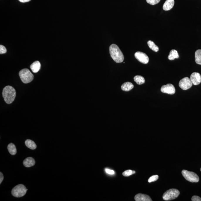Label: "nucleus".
I'll return each instance as SVG.
<instances>
[{"mask_svg": "<svg viewBox=\"0 0 201 201\" xmlns=\"http://www.w3.org/2000/svg\"><path fill=\"white\" fill-rule=\"evenodd\" d=\"M134 88V85L132 83L126 82L124 83L121 87V89L124 91H129Z\"/></svg>", "mask_w": 201, "mask_h": 201, "instance_id": "2eb2a0df", "label": "nucleus"}, {"mask_svg": "<svg viewBox=\"0 0 201 201\" xmlns=\"http://www.w3.org/2000/svg\"><path fill=\"white\" fill-rule=\"evenodd\" d=\"M161 91L164 93L173 95L175 93V89L173 85L167 84L166 85H164L161 88Z\"/></svg>", "mask_w": 201, "mask_h": 201, "instance_id": "1a4fd4ad", "label": "nucleus"}, {"mask_svg": "<svg viewBox=\"0 0 201 201\" xmlns=\"http://www.w3.org/2000/svg\"><path fill=\"white\" fill-rule=\"evenodd\" d=\"M195 62L198 65H201V50H197L195 52Z\"/></svg>", "mask_w": 201, "mask_h": 201, "instance_id": "6ab92c4d", "label": "nucleus"}, {"mask_svg": "<svg viewBox=\"0 0 201 201\" xmlns=\"http://www.w3.org/2000/svg\"><path fill=\"white\" fill-rule=\"evenodd\" d=\"M136 172L134 170H127L123 173V175L125 177H129V176L135 174Z\"/></svg>", "mask_w": 201, "mask_h": 201, "instance_id": "4be33fe9", "label": "nucleus"}, {"mask_svg": "<svg viewBox=\"0 0 201 201\" xmlns=\"http://www.w3.org/2000/svg\"><path fill=\"white\" fill-rule=\"evenodd\" d=\"M180 194L178 190L175 188L168 190L163 195V199L165 201H170L178 197Z\"/></svg>", "mask_w": 201, "mask_h": 201, "instance_id": "39448f33", "label": "nucleus"}, {"mask_svg": "<svg viewBox=\"0 0 201 201\" xmlns=\"http://www.w3.org/2000/svg\"><path fill=\"white\" fill-rule=\"evenodd\" d=\"M148 3L151 5H155L160 2L161 0H146Z\"/></svg>", "mask_w": 201, "mask_h": 201, "instance_id": "b1692460", "label": "nucleus"}, {"mask_svg": "<svg viewBox=\"0 0 201 201\" xmlns=\"http://www.w3.org/2000/svg\"><path fill=\"white\" fill-rule=\"evenodd\" d=\"M200 170H201V169H200Z\"/></svg>", "mask_w": 201, "mask_h": 201, "instance_id": "c756f323", "label": "nucleus"}, {"mask_svg": "<svg viewBox=\"0 0 201 201\" xmlns=\"http://www.w3.org/2000/svg\"><path fill=\"white\" fill-rule=\"evenodd\" d=\"M2 96L7 104H11L16 98V90L11 86H7L3 90Z\"/></svg>", "mask_w": 201, "mask_h": 201, "instance_id": "f03ea898", "label": "nucleus"}, {"mask_svg": "<svg viewBox=\"0 0 201 201\" xmlns=\"http://www.w3.org/2000/svg\"><path fill=\"white\" fill-rule=\"evenodd\" d=\"M35 164V161L33 158L28 157L23 161V165L26 167H33Z\"/></svg>", "mask_w": 201, "mask_h": 201, "instance_id": "f8f14e48", "label": "nucleus"}, {"mask_svg": "<svg viewBox=\"0 0 201 201\" xmlns=\"http://www.w3.org/2000/svg\"><path fill=\"white\" fill-rule=\"evenodd\" d=\"M105 172L107 174L110 175H113L114 174V171L113 170H109V169H105Z\"/></svg>", "mask_w": 201, "mask_h": 201, "instance_id": "bb28decb", "label": "nucleus"}, {"mask_svg": "<svg viewBox=\"0 0 201 201\" xmlns=\"http://www.w3.org/2000/svg\"><path fill=\"white\" fill-rule=\"evenodd\" d=\"M192 84L190 79L188 77H185L180 80L179 85L180 88L184 90L189 89L192 86Z\"/></svg>", "mask_w": 201, "mask_h": 201, "instance_id": "0eeeda50", "label": "nucleus"}, {"mask_svg": "<svg viewBox=\"0 0 201 201\" xmlns=\"http://www.w3.org/2000/svg\"><path fill=\"white\" fill-rule=\"evenodd\" d=\"M8 149L9 153L12 155H15L17 152L16 146L13 143H10L8 146Z\"/></svg>", "mask_w": 201, "mask_h": 201, "instance_id": "a211bd4d", "label": "nucleus"}, {"mask_svg": "<svg viewBox=\"0 0 201 201\" xmlns=\"http://www.w3.org/2000/svg\"><path fill=\"white\" fill-rule=\"evenodd\" d=\"M109 51L111 56L116 63H120L123 62L124 60V55L117 45L112 44L109 47Z\"/></svg>", "mask_w": 201, "mask_h": 201, "instance_id": "f257e3e1", "label": "nucleus"}, {"mask_svg": "<svg viewBox=\"0 0 201 201\" xmlns=\"http://www.w3.org/2000/svg\"><path fill=\"white\" fill-rule=\"evenodd\" d=\"M158 178L159 176L158 175L152 176L150 177L149 179H148V182L150 183L152 182H155V181H157Z\"/></svg>", "mask_w": 201, "mask_h": 201, "instance_id": "5701e85b", "label": "nucleus"}, {"mask_svg": "<svg viewBox=\"0 0 201 201\" xmlns=\"http://www.w3.org/2000/svg\"><path fill=\"white\" fill-rule=\"evenodd\" d=\"M190 80L194 85H197L201 82V76L199 73L194 72L190 76Z\"/></svg>", "mask_w": 201, "mask_h": 201, "instance_id": "9d476101", "label": "nucleus"}, {"mask_svg": "<svg viewBox=\"0 0 201 201\" xmlns=\"http://www.w3.org/2000/svg\"><path fill=\"white\" fill-rule=\"evenodd\" d=\"M179 57L178 52L175 50H172L168 56V59L170 60H174L175 59H178Z\"/></svg>", "mask_w": 201, "mask_h": 201, "instance_id": "dca6fc26", "label": "nucleus"}, {"mask_svg": "<svg viewBox=\"0 0 201 201\" xmlns=\"http://www.w3.org/2000/svg\"><path fill=\"white\" fill-rule=\"evenodd\" d=\"M148 44L149 48L155 52H158L159 51L158 47L155 44L153 41L149 40L148 42Z\"/></svg>", "mask_w": 201, "mask_h": 201, "instance_id": "412c9836", "label": "nucleus"}, {"mask_svg": "<svg viewBox=\"0 0 201 201\" xmlns=\"http://www.w3.org/2000/svg\"><path fill=\"white\" fill-rule=\"evenodd\" d=\"M192 201H201V198L199 196L194 195L192 197Z\"/></svg>", "mask_w": 201, "mask_h": 201, "instance_id": "a878e982", "label": "nucleus"}, {"mask_svg": "<svg viewBox=\"0 0 201 201\" xmlns=\"http://www.w3.org/2000/svg\"><path fill=\"white\" fill-rule=\"evenodd\" d=\"M7 52L6 48L4 45H0V54H3L6 53Z\"/></svg>", "mask_w": 201, "mask_h": 201, "instance_id": "393cba45", "label": "nucleus"}, {"mask_svg": "<svg viewBox=\"0 0 201 201\" xmlns=\"http://www.w3.org/2000/svg\"><path fill=\"white\" fill-rule=\"evenodd\" d=\"M134 80L137 84L140 85L143 84L145 82V78L142 76L140 75L136 76L134 77Z\"/></svg>", "mask_w": 201, "mask_h": 201, "instance_id": "aec40b11", "label": "nucleus"}, {"mask_svg": "<svg viewBox=\"0 0 201 201\" xmlns=\"http://www.w3.org/2000/svg\"><path fill=\"white\" fill-rule=\"evenodd\" d=\"M134 199L136 201H152L151 197L147 195L141 193L137 194L134 197Z\"/></svg>", "mask_w": 201, "mask_h": 201, "instance_id": "9b49d317", "label": "nucleus"}, {"mask_svg": "<svg viewBox=\"0 0 201 201\" xmlns=\"http://www.w3.org/2000/svg\"><path fill=\"white\" fill-rule=\"evenodd\" d=\"M41 68V64L38 61H36L33 63L30 66L32 71L33 73H37L39 71Z\"/></svg>", "mask_w": 201, "mask_h": 201, "instance_id": "4468645a", "label": "nucleus"}, {"mask_svg": "<svg viewBox=\"0 0 201 201\" xmlns=\"http://www.w3.org/2000/svg\"><path fill=\"white\" fill-rule=\"evenodd\" d=\"M28 189L23 184H18L12 189L11 193L16 197H22L26 195Z\"/></svg>", "mask_w": 201, "mask_h": 201, "instance_id": "20e7f679", "label": "nucleus"}, {"mask_svg": "<svg viewBox=\"0 0 201 201\" xmlns=\"http://www.w3.org/2000/svg\"><path fill=\"white\" fill-rule=\"evenodd\" d=\"M25 145L29 149L34 150L37 148V145L34 141L31 140L27 139L25 142Z\"/></svg>", "mask_w": 201, "mask_h": 201, "instance_id": "f3484780", "label": "nucleus"}, {"mask_svg": "<svg viewBox=\"0 0 201 201\" xmlns=\"http://www.w3.org/2000/svg\"><path fill=\"white\" fill-rule=\"evenodd\" d=\"M174 5V0H167L163 4V9L165 11L170 10L172 9Z\"/></svg>", "mask_w": 201, "mask_h": 201, "instance_id": "ddd939ff", "label": "nucleus"}, {"mask_svg": "<svg viewBox=\"0 0 201 201\" xmlns=\"http://www.w3.org/2000/svg\"><path fill=\"white\" fill-rule=\"evenodd\" d=\"M19 75L21 81L24 84H28L32 81L34 79V75L27 69H23L20 70Z\"/></svg>", "mask_w": 201, "mask_h": 201, "instance_id": "7ed1b4c3", "label": "nucleus"}, {"mask_svg": "<svg viewBox=\"0 0 201 201\" xmlns=\"http://www.w3.org/2000/svg\"><path fill=\"white\" fill-rule=\"evenodd\" d=\"M183 176L186 180L192 183H197L199 181V178L197 175L192 172L183 170L182 171Z\"/></svg>", "mask_w": 201, "mask_h": 201, "instance_id": "423d86ee", "label": "nucleus"}, {"mask_svg": "<svg viewBox=\"0 0 201 201\" xmlns=\"http://www.w3.org/2000/svg\"><path fill=\"white\" fill-rule=\"evenodd\" d=\"M136 59L141 63L145 64H147L149 61V58L147 55L143 52H138L134 54Z\"/></svg>", "mask_w": 201, "mask_h": 201, "instance_id": "6e6552de", "label": "nucleus"}, {"mask_svg": "<svg viewBox=\"0 0 201 201\" xmlns=\"http://www.w3.org/2000/svg\"><path fill=\"white\" fill-rule=\"evenodd\" d=\"M19 2H22V3H25V2H28L29 1H31V0H19Z\"/></svg>", "mask_w": 201, "mask_h": 201, "instance_id": "c85d7f7f", "label": "nucleus"}, {"mask_svg": "<svg viewBox=\"0 0 201 201\" xmlns=\"http://www.w3.org/2000/svg\"><path fill=\"white\" fill-rule=\"evenodd\" d=\"M4 178L3 174L1 172L0 173V184L2 182Z\"/></svg>", "mask_w": 201, "mask_h": 201, "instance_id": "cd10ccee", "label": "nucleus"}]
</instances>
